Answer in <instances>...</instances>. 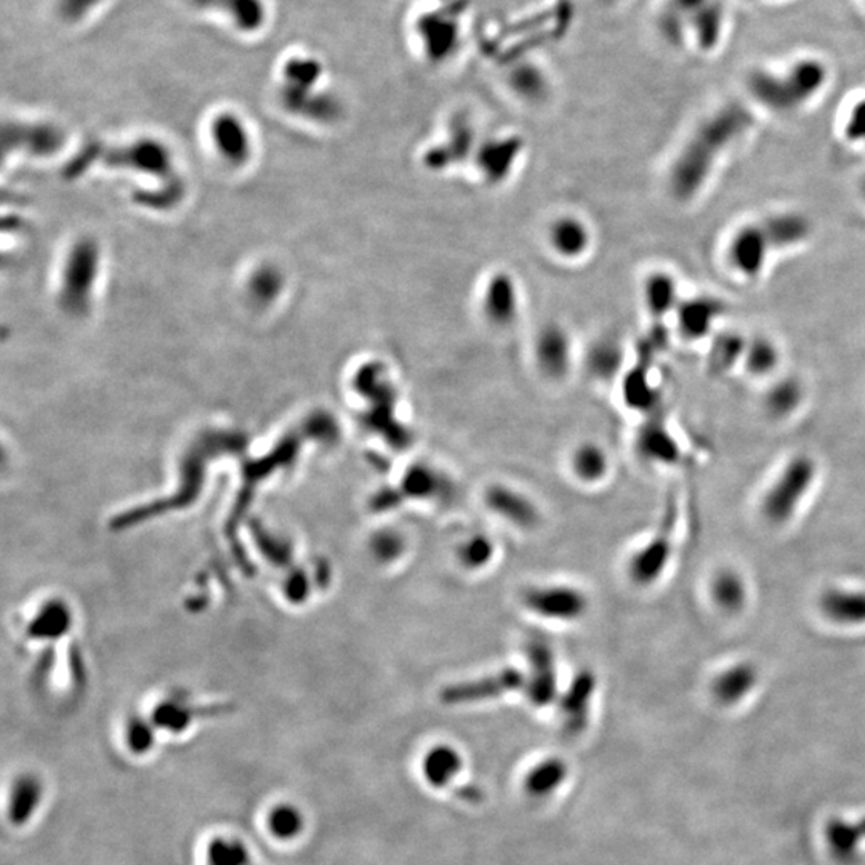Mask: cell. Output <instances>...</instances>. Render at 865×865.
I'll use <instances>...</instances> for the list:
<instances>
[{"label":"cell","mask_w":865,"mask_h":865,"mask_svg":"<svg viewBox=\"0 0 865 865\" xmlns=\"http://www.w3.org/2000/svg\"><path fill=\"white\" fill-rule=\"evenodd\" d=\"M750 119L740 109H725L705 121L683 145L668 173L676 201H690L707 187L718 162L744 136Z\"/></svg>","instance_id":"1"},{"label":"cell","mask_w":865,"mask_h":865,"mask_svg":"<svg viewBox=\"0 0 865 865\" xmlns=\"http://www.w3.org/2000/svg\"><path fill=\"white\" fill-rule=\"evenodd\" d=\"M821 465L809 453H795L777 468L758 500V514L774 529L791 526L812 497Z\"/></svg>","instance_id":"2"},{"label":"cell","mask_w":865,"mask_h":865,"mask_svg":"<svg viewBox=\"0 0 865 865\" xmlns=\"http://www.w3.org/2000/svg\"><path fill=\"white\" fill-rule=\"evenodd\" d=\"M675 529L676 505L670 501L653 536L628 559V579L635 587L649 588L663 579L674 558Z\"/></svg>","instance_id":"3"},{"label":"cell","mask_w":865,"mask_h":865,"mask_svg":"<svg viewBox=\"0 0 865 865\" xmlns=\"http://www.w3.org/2000/svg\"><path fill=\"white\" fill-rule=\"evenodd\" d=\"M521 603L533 616L555 624L577 623L590 608L588 596L568 584L530 585L523 591Z\"/></svg>","instance_id":"4"},{"label":"cell","mask_w":865,"mask_h":865,"mask_svg":"<svg viewBox=\"0 0 865 865\" xmlns=\"http://www.w3.org/2000/svg\"><path fill=\"white\" fill-rule=\"evenodd\" d=\"M821 619L838 630H864L865 587L859 584L825 585L816 596Z\"/></svg>","instance_id":"5"},{"label":"cell","mask_w":865,"mask_h":865,"mask_svg":"<svg viewBox=\"0 0 865 865\" xmlns=\"http://www.w3.org/2000/svg\"><path fill=\"white\" fill-rule=\"evenodd\" d=\"M192 12L223 18L232 31L253 38L268 28L271 9L268 0H185Z\"/></svg>","instance_id":"6"},{"label":"cell","mask_w":865,"mask_h":865,"mask_svg":"<svg viewBox=\"0 0 865 865\" xmlns=\"http://www.w3.org/2000/svg\"><path fill=\"white\" fill-rule=\"evenodd\" d=\"M773 253L768 236L759 221L737 228L726 246V261L730 270L744 279H757L766 270Z\"/></svg>","instance_id":"7"},{"label":"cell","mask_w":865,"mask_h":865,"mask_svg":"<svg viewBox=\"0 0 865 865\" xmlns=\"http://www.w3.org/2000/svg\"><path fill=\"white\" fill-rule=\"evenodd\" d=\"M483 319L494 329H510L521 311V296L514 276L497 271L486 279L479 297Z\"/></svg>","instance_id":"8"},{"label":"cell","mask_w":865,"mask_h":865,"mask_svg":"<svg viewBox=\"0 0 865 865\" xmlns=\"http://www.w3.org/2000/svg\"><path fill=\"white\" fill-rule=\"evenodd\" d=\"M533 358L537 370L547 380H565L573 369L574 347L568 330L548 322L537 330L533 341Z\"/></svg>","instance_id":"9"},{"label":"cell","mask_w":865,"mask_h":865,"mask_svg":"<svg viewBox=\"0 0 865 865\" xmlns=\"http://www.w3.org/2000/svg\"><path fill=\"white\" fill-rule=\"evenodd\" d=\"M708 601L725 617L743 616L752 601V587L744 570L736 566L723 565L708 576Z\"/></svg>","instance_id":"10"},{"label":"cell","mask_w":865,"mask_h":865,"mask_svg":"<svg viewBox=\"0 0 865 865\" xmlns=\"http://www.w3.org/2000/svg\"><path fill=\"white\" fill-rule=\"evenodd\" d=\"M529 672L526 674L525 694L536 707H547L558 693V675L554 649L540 638L530 639L525 648Z\"/></svg>","instance_id":"11"},{"label":"cell","mask_w":865,"mask_h":865,"mask_svg":"<svg viewBox=\"0 0 865 865\" xmlns=\"http://www.w3.org/2000/svg\"><path fill=\"white\" fill-rule=\"evenodd\" d=\"M526 675L516 668H505L496 675L447 686L441 693L446 705H467L496 699L511 690H525Z\"/></svg>","instance_id":"12"},{"label":"cell","mask_w":865,"mask_h":865,"mask_svg":"<svg viewBox=\"0 0 865 865\" xmlns=\"http://www.w3.org/2000/svg\"><path fill=\"white\" fill-rule=\"evenodd\" d=\"M523 149L521 140L516 137L490 138L478 145L474 162L479 177L493 187L504 183L514 173Z\"/></svg>","instance_id":"13"},{"label":"cell","mask_w":865,"mask_h":865,"mask_svg":"<svg viewBox=\"0 0 865 865\" xmlns=\"http://www.w3.org/2000/svg\"><path fill=\"white\" fill-rule=\"evenodd\" d=\"M548 249L565 261L580 260L590 250L591 236L587 221L574 213H563L548 223L545 232Z\"/></svg>","instance_id":"14"},{"label":"cell","mask_w":865,"mask_h":865,"mask_svg":"<svg viewBox=\"0 0 865 865\" xmlns=\"http://www.w3.org/2000/svg\"><path fill=\"white\" fill-rule=\"evenodd\" d=\"M762 672L757 663L748 657H739L723 665L712 676L710 689L715 699L725 705H734L744 700L752 690L757 688Z\"/></svg>","instance_id":"15"},{"label":"cell","mask_w":865,"mask_h":865,"mask_svg":"<svg viewBox=\"0 0 865 865\" xmlns=\"http://www.w3.org/2000/svg\"><path fill=\"white\" fill-rule=\"evenodd\" d=\"M723 304L717 298L693 297L679 301L675 311L676 330L686 341H699L710 336L723 316Z\"/></svg>","instance_id":"16"},{"label":"cell","mask_w":865,"mask_h":865,"mask_svg":"<svg viewBox=\"0 0 865 865\" xmlns=\"http://www.w3.org/2000/svg\"><path fill=\"white\" fill-rule=\"evenodd\" d=\"M486 507L504 521L519 529H533L539 525V510L525 494L510 486L494 485L486 490Z\"/></svg>","instance_id":"17"},{"label":"cell","mask_w":865,"mask_h":865,"mask_svg":"<svg viewBox=\"0 0 865 865\" xmlns=\"http://www.w3.org/2000/svg\"><path fill=\"white\" fill-rule=\"evenodd\" d=\"M596 688V679L591 672H580L570 683L563 699L559 700L563 729L569 736H577L587 728L590 717V703Z\"/></svg>","instance_id":"18"},{"label":"cell","mask_w":865,"mask_h":865,"mask_svg":"<svg viewBox=\"0 0 865 865\" xmlns=\"http://www.w3.org/2000/svg\"><path fill=\"white\" fill-rule=\"evenodd\" d=\"M398 489L405 500H439L449 497L450 483L431 465L414 464L402 474Z\"/></svg>","instance_id":"19"},{"label":"cell","mask_w":865,"mask_h":865,"mask_svg":"<svg viewBox=\"0 0 865 865\" xmlns=\"http://www.w3.org/2000/svg\"><path fill=\"white\" fill-rule=\"evenodd\" d=\"M759 223L768 236L773 252L794 249L812 235V223L808 218L798 212L770 213Z\"/></svg>","instance_id":"20"},{"label":"cell","mask_w":865,"mask_h":865,"mask_svg":"<svg viewBox=\"0 0 865 865\" xmlns=\"http://www.w3.org/2000/svg\"><path fill=\"white\" fill-rule=\"evenodd\" d=\"M643 301L650 318L656 321L675 315L682 298L674 275L664 270L649 272L643 282Z\"/></svg>","instance_id":"21"},{"label":"cell","mask_w":865,"mask_h":865,"mask_svg":"<svg viewBox=\"0 0 865 865\" xmlns=\"http://www.w3.org/2000/svg\"><path fill=\"white\" fill-rule=\"evenodd\" d=\"M636 449L645 459L657 464H675L679 459V447L663 421L650 419L636 435Z\"/></svg>","instance_id":"22"},{"label":"cell","mask_w":865,"mask_h":865,"mask_svg":"<svg viewBox=\"0 0 865 865\" xmlns=\"http://www.w3.org/2000/svg\"><path fill=\"white\" fill-rule=\"evenodd\" d=\"M624 366V350L614 338H598L585 352V367L595 380L616 379Z\"/></svg>","instance_id":"23"},{"label":"cell","mask_w":865,"mask_h":865,"mask_svg":"<svg viewBox=\"0 0 865 865\" xmlns=\"http://www.w3.org/2000/svg\"><path fill=\"white\" fill-rule=\"evenodd\" d=\"M805 399V388L802 381L794 377H784V379L774 381L769 390L766 391L765 401L766 412L773 419H787L794 416L803 405Z\"/></svg>","instance_id":"24"},{"label":"cell","mask_w":865,"mask_h":865,"mask_svg":"<svg viewBox=\"0 0 865 865\" xmlns=\"http://www.w3.org/2000/svg\"><path fill=\"white\" fill-rule=\"evenodd\" d=\"M570 470L580 483L595 485L608 475V454L596 443H584L577 446L570 456Z\"/></svg>","instance_id":"25"},{"label":"cell","mask_w":865,"mask_h":865,"mask_svg":"<svg viewBox=\"0 0 865 865\" xmlns=\"http://www.w3.org/2000/svg\"><path fill=\"white\" fill-rule=\"evenodd\" d=\"M781 359H783V355H781L776 341L768 337H757L748 340L743 365L748 376L768 379L776 374Z\"/></svg>","instance_id":"26"},{"label":"cell","mask_w":865,"mask_h":865,"mask_svg":"<svg viewBox=\"0 0 865 865\" xmlns=\"http://www.w3.org/2000/svg\"><path fill=\"white\" fill-rule=\"evenodd\" d=\"M623 396L625 405L632 409L642 410V412H650V410L656 409V387L650 381L645 365H638L625 374Z\"/></svg>","instance_id":"27"},{"label":"cell","mask_w":865,"mask_h":865,"mask_svg":"<svg viewBox=\"0 0 865 865\" xmlns=\"http://www.w3.org/2000/svg\"><path fill=\"white\" fill-rule=\"evenodd\" d=\"M461 769L460 755L449 745H438L424 759V774L432 787H446Z\"/></svg>","instance_id":"28"},{"label":"cell","mask_w":865,"mask_h":865,"mask_svg":"<svg viewBox=\"0 0 865 865\" xmlns=\"http://www.w3.org/2000/svg\"><path fill=\"white\" fill-rule=\"evenodd\" d=\"M566 776H568V766L565 762L558 758L545 759L526 777V792L530 797H547L565 783Z\"/></svg>","instance_id":"29"},{"label":"cell","mask_w":865,"mask_h":865,"mask_svg":"<svg viewBox=\"0 0 865 865\" xmlns=\"http://www.w3.org/2000/svg\"><path fill=\"white\" fill-rule=\"evenodd\" d=\"M496 556V544L483 533L471 534L461 540L457 547V561L465 570H483L493 563Z\"/></svg>","instance_id":"30"},{"label":"cell","mask_w":865,"mask_h":865,"mask_svg":"<svg viewBox=\"0 0 865 865\" xmlns=\"http://www.w3.org/2000/svg\"><path fill=\"white\" fill-rule=\"evenodd\" d=\"M42 798V784L38 777L23 776L17 781L12 794V808H10V819L20 825L27 823L38 808Z\"/></svg>","instance_id":"31"},{"label":"cell","mask_w":865,"mask_h":865,"mask_svg":"<svg viewBox=\"0 0 865 865\" xmlns=\"http://www.w3.org/2000/svg\"><path fill=\"white\" fill-rule=\"evenodd\" d=\"M107 0H53V13L67 27H81L100 12Z\"/></svg>","instance_id":"32"},{"label":"cell","mask_w":865,"mask_h":865,"mask_svg":"<svg viewBox=\"0 0 865 865\" xmlns=\"http://www.w3.org/2000/svg\"><path fill=\"white\" fill-rule=\"evenodd\" d=\"M747 344L748 340L736 336V334L719 337L715 341L714 350H712V362L719 370H726L736 366L737 362H743Z\"/></svg>","instance_id":"33"},{"label":"cell","mask_w":865,"mask_h":865,"mask_svg":"<svg viewBox=\"0 0 865 865\" xmlns=\"http://www.w3.org/2000/svg\"><path fill=\"white\" fill-rule=\"evenodd\" d=\"M407 551V540L399 530L384 529L374 537V555L384 565L399 561Z\"/></svg>","instance_id":"34"},{"label":"cell","mask_w":865,"mask_h":865,"mask_svg":"<svg viewBox=\"0 0 865 865\" xmlns=\"http://www.w3.org/2000/svg\"><path fill=\"white\" fill-rule=\"evenodd\" d=\"M210 865H250L249 852L238 839L217 838L209 846Z\"/></svg>","instance_id":"35"},{"label":"cell","mask_w":865,"mask_h":865,"mask_svg":"<svg viewBox=\"0 0 865 865\" xmlns=\"http://www.w3.org/2000/svg\"><path fill=\"white\" fill-rule=\"evenodd\" d=\"M270 828L276 837L282 839L294 838L304 828V817L292 806H279L271 813Z\"/></svg>","instance_id":"36"},{"label":"cell","mask_w":865,"mask_h":865,"mask_svg":"<svg viewBox=\"0 0 865 865\" xmlns=\"http://www.w3.org/2000/svg\"><path fill=\"white\" fill-rule=\"evenodd\" d=\"M846 137L856 143H865V105L854 109L848 127H846Z\"/></svg>","instance_id":"37"},{"label":"cell","mask_w":865,"mask_h":865,"mask_svg":"<svg viewBox=\"0 0 865 865\" xmlns=\"http://www.w3.org/2000/svg\"><path fill=\"white\" fill-rule=\"evenodd\" d=\"M861 195H863L865 201V176L863 178V181H861Z\"/></svg>","instance_id":"38"}]
</instances>
